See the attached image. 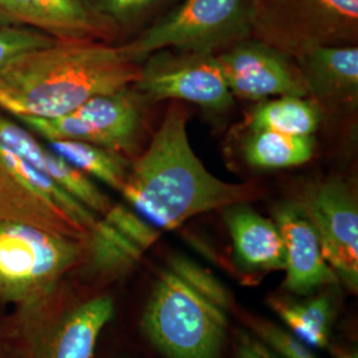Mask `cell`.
<instances>
[{
    "instance_id": "obj_1",
    "label": "cell",
    "mask_w": 358,
    "mask_h": 358,
    "mask_svg": "<svg viewBox=\"0 0 358 358\" xmlns=\"http://www.w3.org/2000/svg\"><path fill=\"white\" fill-rule=\"evenodd\" d=\"M185 105L171 101L146 150L133 162L120 192L127 205L159 231L192 217L251 202L259 190L217 178L192 150Z\"/></svg>"
},
{
    "instance_id": "obj_2",
    "label": "cell",
    "mask_w": 358,
    "mask_h": 358,
    "mask_svg": "<svg viewBox=\"0 0 358 358\" xmlns=\"http://www.w3.org/2000/svg\"><path fill=\"white\" fill-rule=\"evenodd\" d=\"M140 72L141 63L121 45L57 40L0 69V108L16 117L66 115L96 96L131 88Z\"/></svg>"
},
{
    "instance_id": "obj_3",
    "label": "cell",
    "mask_w": 358,
    "mask_h": 358,
    "mask_svg": "<svg viewBox=\"0 0 358 358\" xmlns=\"http://www.w3.org/2000/svg\"><path fill=\"white\" fill-rule=\"evenodd\" d=\"M22 358H93L115 316L109 294L75 299L65 282L38 303L15 308Z\"/></svg>"
},
{
    "instance_id": "obj_4",
    "label": "cell",
    "mask_w": 358,
    "mask_h": 358,
    "mask_svg": "<svg viewBox=\"0 0 358 358\" xmlns=\"http://www.w3.org/2000/svg\"><path fill=\"white\" fill-rule=\"evenodd\" d=\"M85 242L0 220V303L24 307L53 294L80 268Z\"/></svg>"
},
{
    "instance_id": "obj_5",
    "label": "cell",
    "mask_w": 358,
    "mask_h": 358,
    "mask_svg": "<svg viewBox=\"0 0 358 358\" xmlns=\"http://www.w3.org/2000/svg\"><path fill=\"white\" fill-rule=\"evenodd\" d=\"M142 329L165 357L217 358L227 331V312L162 269L143 310Z\"/></svg>"
},
{
    "instance_id": "obj_6",
    "label": "cell",
    "mask_w": 358,
    "mask_h": 358,
    "mask_svg": "<svg viewBox=\"0 0 358 358\" xmlns=\"http://www.w3.org/2000/svg\"><path fill=\"white\" fill-rule=\"evenodd\" d=\"M257 7L259 0H183L121 47L138 63L162 50L217 55L252 38Z\"/></svg>"
},
{
    "instance_id": "obj_7",
    "label": "cell",
    "mask_w": 358,
    "mask_h": 358,
    "mask_svg": "<svg viewBox=\"0 0 358 358\" xmlns=\"http://www.w3.org/2000/svg\"><path fill=\"white\" fill-rule=\"evenodd\" d=\"M99 217L0 143V220L87 241Z\"/></svg>"
},
{
    "instance_id": "obj_8",
    "label": "cell",
    "mask_w": 358,
    "mask_h": 358,
    "mask_svg": "<svg viewBox=\"0 0 358 358\" xmlns=\"http://www.w3.org/2000/svg\"><path fill=\"white\" fill-rule=\"evenodd\" d=\"M358 0H259L252 38L294 57L320 45H353Z\"/></svg>"
},
{
    "instance_id": "obj_9",
    "label": "cell",
    "mask_w": 358,
    "mask_h": 358,
    "mask_svg": "<svg viewBox=\"0 0 358 358\" xmlns=\"http://www.w3.org/2000/svg\"><path fill=\"white\" fill-rule=\"evenodd\" d=\"M141 97L133 90L96 96L66 115L40 118L16 117L45 141L90 142L110 152H131L142 128Z\"/></svg>"
},
{
    "instance_id": "obj_10",
    "label": "cell",
    "mask_w": 358,
    "mask_h": 358,
    "mask_svg": "<svg viewBox=\"0 0 358 358\" xmlns=\"http://www.w3.org/2000/svg\"><path fill=\"white\" fill-rule=\"evenodd\" d=\"M142 100L195 103L223 112L234 103L215 53L162 50L141 63L137 83L131 87Z\"/></svg>"
},
{
    "instance_id": "obj_11",
    "label": "cell",
    "mask_w": 358,
    "mask_h": 358,
    "mask_svg": "<svg viewBox=\"0 0 358 358\" xmlns=\"http://www.w3.org/2000/svg\"><path fill=\"white\" fill-rule=\"evenodd\" d=\"M317 234L340 284L358 291V206L345 180L328 178L307 186L292 201Z\"/></svg>"
},
{
    "instance_id": "obj_12",
    "label": "cell",
    "mask_w": 358,
    "mask_h": 358,
    "mask_svg": "<svg viewBox=\"0 0 358 358\" xmlns=\"http://www.w3.org/2000/svg\"><path fill=\"white\" fill-rule=\"evenodd\" d=\"M217 59L234 97L252 101L309 97L294 59L259 38L239 41L217 53Z\"/></svg>"
},
{
    "instance_id": "obj_13",
    "label": "cell",
    "mask_w": 358,
    "mask_h": 358,
    "mask_svg": "<svg viewBox=\"0 0 358 358\" xmlns=\"http://www.w3.org/2000/svg\"><path fill=\"white\" fill-rule=\"evenodd\" d=\"M161 232L128 205H112L90 231L80 268L93 278L118 279L134 268Z\"/></svg>"
},
{
    "instance_id": "obj_14",
    "label": "cell",
    "mask_w": 358,
    "mask_h": 358,
    "mask_svg": "<svg viewBox=\"0 0 358 358\" xmlns=\"http://www.w3.org/2000/svg\"><path fill=\"white\" fill-rule=\"evenodd\" d=\"M273 220L285 247V278L282 288L294 297H304L340 280L327 262L317 234L292 201L278 206Z\"/></svg>"
},
{
    "instance_id": "obj_15",
    "label": "cell",
    "mask_w": 358,
    "mask_h": 358,
    "mask_svg": "<svg viewBox=\"0 0 358 358\" xmlns=\"http://www.w3.org/2000/svg\"><path fill=\"white\" fill-rule=\"evenodd\" d=\"M0 20L56 40L106 41L115 31L85 0H0Z\"/></svg>"
},
{
    "instance_id": "obj_16",
    "label": "cell",
    "mask_w": 358,
    "mask_h": 358,
    "mask_svg": "<svg viewBox=\"0 0 358 358\" xmlns=\"http://www.w3.org/2000/svg\"><path fill=\"white\" fill-rule=\"evenodd\" d=\"M315 101L329 109L353 108L358 97V48L320 45L292 57Z\"/></svg>"
},
{
    "instance_id": "obj_17",
    "label": "cell",
    "mask_w": 358,
    "mask_h": 358,
    "mask_svg": "<svg viewBox=\"0 0 358 358\" xmlns=\"http://www.w3.org/2000/svg\"><path fill=\"white\" fill-rule=\"evenodd\" d=\"M0 143L56 182L97 217L103 215L112 203L99 186L78 169L38 141L28 129L0 115Z\"/></svg>"
},
{
    "instance_id": "obj_18",
    "label": "cell",
    "mask_w": 358,
    "mask_h": 358,
    "mask_svg": "<svg viewBox=\"0 0 358 358\" xmlns=\"http://www.w3.org/2000/svg\"><path fill=\"white\" fill-rule=\"evenodd\" d=\"M222 217L230 234L235 264L251 273L284 271L285 247L273 219L263 217L248 202L223 207Z\"/></svg>"
},
{
    "instance_id": "obj_19",
    "label": "cell",
    "mask_w": 358,
    "mask_h": 358,
    "mask_svg": "<svg viewBox=\"0 0 358 358\" xmlns=\"http://www.w3.org/2000/svg\"><path fill=\"white\" fill-rule=\"evenodd\" d=\"M331 289H320L304 297H271L272 308L285 327L312 349L331 345L336 303Z\"/></svg>"
},
{
    "instance_id": "obj_20",
    "label": "cell",
    "mask_w": 358,
    "mask_h": 358,
    "mask_svg": "<svg viewBox=\"0 0 358 358\" xmlns=\"http://www.w3.org/2000/svg\"><path fill=\"white\" fill-rule=\"evenodd\" d=\"M315 138L296 137L271 130H252L244 143L248 165L260 170L301 166L313 157Z\"/></svg>"
},
{
    "instance_id": "obj_21",
    "label": "cell",
    "mask_w": 358,
    "mask_h": 358,
    "mask_svg": "<svg viewBox=\"0 0 358 358\" xmlns=\"http://www.w3.org/2000/svg\"><path fill=\"white\" fill-rule=\"evenodd\" d=\"M44 143L90 178L97 179L117 192L122 189L130 169L122 154L110 152L94 143L75 140H51Z\"/></svg>"
},
{
    "instance_id": "obj_22",
    "label": "cell",
    "mask_w": 358,
    "mask_h": 358,
    "mask_svg": "<svg viewBox=\"0 0 358 358\" xmlns=\"http://www.w3.org/2000/svg\"><path fill=\"white\" fill-rule=\"evenodd\" d=\"M320 115L306 97L282 96L259 103L251 117L252 130H271L296 137H312Z\"/></svg>"
},
{
    "instance_id": "obj_23",
    "label": "cell",
    "mask_w": 358,
    "mask_h": 358,
    "mask_svg": "<svg viewBox=\"0 0 358 358\" xmlns=\"http://www.w3.org/2000/svg\"><path fill=\"white\" fill-rule=\"evenodd\" d=\"M166 268L177 275L192 291L224 312H229L234 307L230 291L226 288V285L213 272L190 257L179 254L171 255L167 260Z\"/></svg>"
},
{
    "instance_id": "obj_24",
    "label": "cell",
    "mask_w": 358,
    "mask_h": 358,
    "mask_svg": "<svg viewBox=\"0 0 358 358\" xmlns=\"http://www.w3.org/2000/svg\"><path fill=\"white\" fill-rule=\"evenodd\" d=\"M256 338L280 358H319L315 349L301 341L288 328L260 317H245Z\"/></svg>"
},
{
    "instance_id": "obj_25",
    "label": "cell",
    "mask_w": 358,
    "mask_h": 358,
    "mask_svg": "<svg viewBox=\"0 0 358 358\" xmlns=\"http://www.w3.org/2000/svg\"><path fill=\"white\" fill-rule=\"evenodd\" d=\"M56 41L36 29L0 20V69L20 55L48 47Z\"/></svg>"
},
{
    "instance_id": "obj_26",
    "label": "cell",
    "mask_w": 358,
    "mask_h": 358,
    "mask_svg": "<svg viewBox=\"0 0 358 358\" xmlns=\"http://www.w3.org/2000/svg\"><path fill=\"white\" fill-rule=\"evenodd\" d=\"M90 8L117 29L140 22L164 0H85Z\"/></svg>"
},
{
    "instance_id": "obj_27",
    "label": "cell",
    "mask_w": 358,
    "mask_h": 358,
    "mask_svg": "<svg viewBox=\"0 0 358 358\" xmlns=\"http://www.w3.org/2000/svg\"><path fill=\"white\" fill-rule=\"evenodd\" d=\"M0 358H22L19 333L13 313H0Z\"/></svg>"
},
{
    "instance_id": "obj_28",
    "label": "cell",
    "mask_w": 358,
    "mask_h": 358,
    "mask_svg": "<svg viewBox=\"0 0 358 358\" xmlns=\"http://www.w3.org/2000/svg\"><path fill=\"white\" fill-rule=\"evenodd\" d=\"M235 358H280L255 337L241 332L238 336Z\"/></svg>"
},
{
    "instance_id": "obj_29",
    "label": "cell",
    "mask_w": 358,
    "mask_h": 358,
    "mask_svg": "<svg viewBox=\"0 0 358 358\" xmlns=\"http://www.w3.org/2000/svg\"><path fill=\"white\" fill-rule=\"evenodd\" d=\"M336 358H358L357 352H345L343 349H336L334 350Z\"/></svg>"
}]
</instances>
